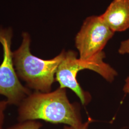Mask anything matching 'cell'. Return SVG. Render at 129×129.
<instances>
[{
    "label": "cell",
    "instance_id": "1",
    "mask_svg": "<svg viewBox=\"0 0 129 129\" xmlns=\"http://www.w3.org/2000/svg\"><path fill=\"white\" fill-rule=\"evenodd\" d=\"M18 107L19 122L41 120L73 127L83 123L78 108L69 102L64 88L53 92H32Z\"/></svg>",
    "mask_w": 129,
    "mask_h": 129
},
{
    "label": "cell",
    "instance_id": "2",
    "mask_svg": "<svg viewBox=\"0 0 129 129\" xmlns=\"http://www.w3.org/2000/svg\"><path fill=\"white\" fill-rule=\"evenodd\" d=\"M22 37L21 46L13 52L14 65L19 78L30 89L50 92L52 84L55 81L57 69L64 57V50L51 59H42L31 53L30 35L23 33Z\"/></svg>",
    "mask_w": 129,
    "mask_h": 129
},
{
    "label": "cell",
    "instance_id": "3",
    "mask_svg": "<svg viewBox=\"0 0 129 129\" xmlns=\"http://www.w3.org/2000/svg\"><path fill=\"white\" fill-rule=\"evenodd\" d=\"M115 33L102 20L101 16L86 19L75 37V45L80 60L91 64L104 65V47Z\"/></svg>",
    "mask_w": 129,
    "mask_h": 129
},
{
    "label": "cell",
    "instance_id": "4",
    "mask_svg": "<svg viewBox=\"0 0 129 129\" xmlns=\"http://www.w3.org/2000/svg\"><path fill=\"white\" fill-rule=\"evenodd\" d=\"M90 69L100 74L108 81L112 82L117 72L109 64H91L83 62L78 58L74 51H64V55L58 67L55 74V81L60 85V88H69L79 97L82 104H87L88 96L79 86L77 79L78 71L83 69Z\"/></svg>",
    "mask_w": 129,
    "mask_h": 129
},
{
    "label": "cell",
    "instance_id": "5",
    "mask_svg": "<svg viewBox=\"0 0 129 129\" xmlns=\"http://www.w3.org/2000/svg\"><path fill=\"white\" fill-rule=\"evenodd\" d=\"M12 31L0 29V43L4 52L0 64V95L6 98L9 105L18 106L32 92L20 81L14 65L11 50Z\"/></svg>",
    "mask_w": 129,
    "mask_h": 129
},
{
    "label": "cell",
    "instance_id": "6",
    "mask_svg": "<svg viewBox=\"0 0 129 129\" xmlns=\"http://www.w3.org/2000/svg\"><path fill=\"white\" fill-rule=\"evenodd\" d=\"M100 16L113 32L126 31L129 28V0H113Z\"/></svg>",
    "mask_w": 129,
    "mask_h": 129
},
{
    "label": "cell",
    "instance_id": "7",
    "mask_svg": "<svg viewBox=\"0 0 129 129\" xmlns=\"http://www.w3.org/2000/svg\"><path fill=\"white\" fill-rule=\"evenodd\" d=\"M42 126L41 123L37 120H28L19 122L7 129H40Z\"/></svg>",
    "mask_w": 129,
    "mask_h": 129
},
{
    "label": "cell",
    "instance_id": "8",
    "mask_svg": "<svg viewBox=\"0 0 129 129\" xmlns=\"http://www.w3.org/2000/svg\"><path fill=\"white\" fill-rule=\"evenodd\" d=\"M9 105L6 100L0 101V129H3L5 120V111Z\"/></svg>",
    "mask_w": 129,
    "mask_h": 129
},
{
    "label": "cell",
    "instance_id": "9",
    "mask_svg": "<svg viewBox=\"0 0 129 129\" xmlns=\"http://www.w3.org/2000/svg\"><path fill=\"white\" fill-rule=\"evenodd\" d=\"M118 52L120 55L129 54V38L121 42Z\"/></svg>",
    "mask_w": 129,
    "mask_h": 129
},
{
    "label": "cell",
    "instance_id": "10",
    "mask_svg": "<svg viewBox=\"0 0 129 129\" xmlns=\"http://www.w3.org/2000/svg\"><path fill=\"white\" fill-rule=\"evenodd\" d=\"M90 122V120H89L86 122L82 123V124L79 126L78 127L66 126H64V129H88Z\"/></svg>",
    "mask_w": 129,
    "mask_h": 129
},
{
    "label": "cell",
    "instance_id": "11",
    "mask_svg": "<svg viewBox=\"0 0 129 129\" xmlns=\"http://www.w3.org/2000/svg\"><path fill=\"white\" fill-rule=\"evenodd\" d=\"M123 90L125 93L129 94V77L125 80V84L123 88Z\"/></svg>",
    "mask_w": 129,
    "mask_h": 129
}]
</instances>
